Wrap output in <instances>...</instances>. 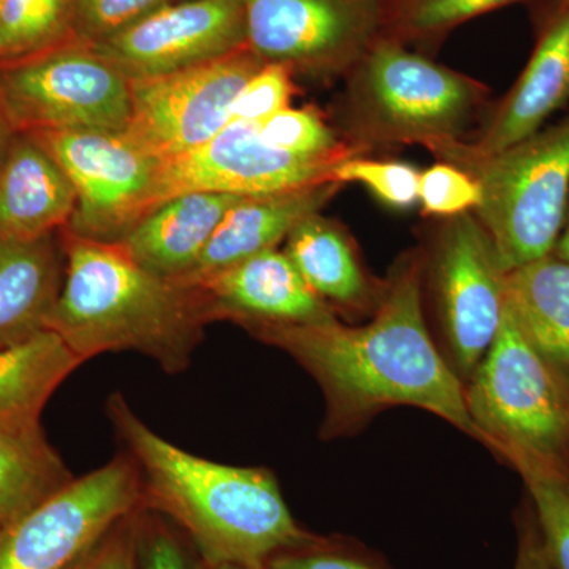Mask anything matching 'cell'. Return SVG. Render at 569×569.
<instances>
[{"label": "cell", "mask_w": 569, "mask_h": 569, "mask_svg": "<svg viewBox=\"0 0 569 569\" xmlns=\"http://www.w3.org/2000/svg\"><path fill=\"white\" fill-rule=\"evenodd\" d=\"M419 176L421 174L407 163L343 157L332 168L331 181L365 183L387 203L408 208L419 200Z\"/></svg>", "instance_id": "30"}, {"label": "cell", "mask_w": 569, "mask_h": 569, "mask_svg": "<svg viewBox=\"0 0 569 569\" xmlns=\"http://www.w3.org/2000/svg\"><path fill=\"white\" fill-rule=\"evenodd\" d=\"M63 271L66 257L59 233L36 241L0 236V350L50 331Z\"/></svg>", "instance_id": "20"}, {"label": "cell", "mask_w": 569, "mask_h": 569, "mask_svg": "<svg viewBox=\"0 0 569 569\" xmlns=\"http://www.w3.org/2000/svg\"><path fill=\"white\" fill-rule=\"evenodd\" d=\"M176 2H181V0H176Z\"/></svg>", "instance_id": "42"}, {"label": "cell", "mask_w": 569, "mask_h": 569, "mask_svg": "<svg viewBox=\"0 0 569 569\" xmlns=\"http://www.w3.org/2000/svg\"><path fill=\"white\" fill-rule=\"evenodd\" d=\"M0 99L20 133H123L132 114L129 78L81 39L0 63Z\"/></svg>", "instance_id": "6"}, {"label": "cell", "mask_w": 569, "mask_h": 569, "mask_svg": "<svg viewBox=\"0 0 569 569\" xmlns=\"http://www.w3.org/2000/svg\"><path fill=\"white\" fill-rule=\"evenodd\" d=\"M108 419L137 467L144 507L189 538L206 565L264 568L316 535L299 527L272 471L212 462L159 436L114 392Z\"/></svg>", "instance_id": "2"}, {"label": "cell", "mask_w": 569, "mask_h": 569, "mask_svg": "<svg viewBox=\"0 0 569 569\" xmlns=\"http://www.w3.org/2000/svg\"><path fill=\"white\" fill-rule=\"evenodd\" d=\"M466 402L479 443L498 458L569 479V385L527 343L507 306L492 347L468 378Z\"/></svg>", "instance_id": "4"}, {"label": "cell", "mask_w": 569, "mask_h": 569, "mask_svg": "<svg viewBox=\"0 0 569 569\" xmlns=\"http://www.w3.org/2000/svg\"><path fill=\"white\" fill-rule=\"evenodd\" d=\"M141 508L112 526L70 569H138L137 518Z\"/></svg>", "instance_id": "35"}, {"label": "cell", "mask_w": 569, "mask_h": 569, "mask_svg": "<svg viewBox=\"0 0 569 569\" xmlns=\"http://www.w3.org/2000/svg\"><path fill=\"white\" fill-rule=\"evenodd\" d=\"M569 9V0H556V10Z\"/></svg>", "instance_id": "40"}, {"label": "cell", "mask_w": 569, "mask_h": 569, "mask_svg": "<svg viewBox=\"0 0 569 569\" xmlns=\"http://www.w3.org/2000/svg\"><path fill=\"white\" fill-rule=\"evenodd\" d=\"M73 479L40 421L0 427V531Z\"/></svg>", "instance_id": "23"}, {"label": "cell", "mask_w": 569, "mask_h": 569, "mask_svg": "<svg viewBox=\"0 0 569 569\" xmlns=\"http://www.w3.org/2000/svg\"><path fill=\"white\" fill-rule=\"evenodd\" d=\"M77 193L61 164L31 133H18L0 167V236L36 241L70 223Z\"/></svg>", "instance_id": "16"}, {"label": "cell", "mask_w": 569, "mask_h": 569, "mask_svg": "<svg viewBox=\"0 0 569 569\" xmlns=\"http://www.w3.org/2000/svg\"><path fill=\"white\" fill-rule=\"evenodd\" d=\"M419 201L426 211L460 216L478 208L481 189L477 179L458 168L437 164L419 176Z\"/></svg>", "instance_id": "34"}, {"label": "cell", "mask_w": 569, "mask_h": 569, "mask_svg": "<svg viewBox=\"0 0 569 569\" xmlns=\"http://www.w3.org/2000/svg\"><path fill=\"white\" fill-rule=\"evenodd\" d=\"M293 71L283 63L266 62L236 97L231 121L263 123L290 107Z\"/></svg>", "instance_id": "32"}, {"label": "cell", "mask_w": 569, "mask_h": 569, "mask_svg": "<svg viewBox=\"0 0 569 569\" xmlns=\"http://www.w3.org/2000/svg\"><path fill=\"white\" fill-rule=\"evenodd\" d=\"M203 290L212 321L242 329L312 325L337 318L299 274L283 250L269 249L193 283Z\"/></svg>", "instance_id": "15"}, {"label": "cell", "mask_w": 569, "mask_h": 569, "mask_svg": "<svg viewBox=\"0 0 569 569\" xmlns=\"http://www.w3.org/2000/svg\"><path fill=\"white\" fill-rule=\"evenodd\" d=\"M422 264L407 257L383 284L372 320L347 326L264 325L247 329L279 348L317 381L325 396L323 440L353 436L381 411L417 407L479 441L468 413L466 385L427 328Z\"/></svg>", "instance_id": "1"}, {"label": "cell", "mask_w": 569, "mask_h": 569, "mask_svg": "<svg viewBox=\"0 0 569 569\" xmlns=\"http://www.w3.org/2000/svg\"><path fill=\"white\" fill-rule=\"evenodd\" d=\"M204 569H264V568L247 567V565L223 563V565H206Z\"/></svg>", "instance_id": "39"}, {"label": "cell", "mask_w": 569, "mask_h": 569, "mask_svg": "<svg viewBox=\"0 0 569 569\" xmlns=\"http://www.w3.org/2000/svg\"><path fill=\"white\" fill-rule=\"evenodd\" d=\"M515 2L519 0H385L383 36L426 39Z\"/></svg>", "instance_id": "27"}, {"label": "cell", "mask_w": 569, "mask_h": 569, "mask_svg": "<svg viewBox=\"0 0 569 569\" xmlns=\"http://www.w3.org/2000/svg\"><path fill=\"white\" fill-rule=\"evenodd\" d=\"M518 552H516L515 569H552L550 568L541 537L529 500L523 501L518 518Z\"/></svg>", "instance_id": "36"}, {"label": "cell", "mask_w": 569, "mask_h": 569, "mask_svg": "<svg viewBox=\"0 0 569 569\" xmlns=\"http://www.w3.org/2000/svg\"><path fill=\"white\" fill-rule=\"evenodd\" d=\"M81 365L52 331L0 350V427L40 421L56 389Z\"/></svg>", "instance_id": "24"}, {"label": "cell", "mask_w": 569, "mask_h": 569, "mask_svg": "<svg viewBox=\"0 0 569 569\" xmlns=\"http://www.w3.org/2000/svg\"><path fill=\"white\" fill-rule=\"evenodd\" d=\"M569 102V9L553 10L526 70L478 146L492 156L538 133Z\"/></svg>", "instance_id": "19"}, {"label": "cell", "mask_w": 569, "mask_h": 569, "mask_svg": "<svg viewBox=\"0 0 569 569\" xmlns=\"http://www.w3.org/2000/svg\"><path fill=\"white\" fill-rule=\"evenodd\" d=\"M78 39L77 0H2L0 63Z\"/></svg>", "instance_id": "25"}, {"label": "cell", "mask_w": 569, "mask_h": 569, "mask_svg": "<svg viewBox=\"0 0 569 569\" xmlns=\"http://www.w3.org/2000/svg\"><path fill=\"white\" fill-rule=\"evenodd\" d=\"M507 274L479 220L467 213L456 216L436 247L432 282L441 336L438 347L463 385L500 331Z\"/></svg>", "instance_id": "9"}, {"label": "cell", "mask_w": 569, "mask_h": 569, "mask_svg": "<svg viewBox=\"0 0 569 569\" xmlns=\"http://www.w3.org/2000/svg\"><path fill=\"white\" fill-rule=\"evenodd\" d=\"M176 0H77L78 39L99 43Z\"/></svg>", "instance_id": "33"}, {"label": "cell", "mask_w": 569, "mask_h": 569, "mask_svg": "<svg viewBox=\"0 0 569 569\" xmlns=\"http://www.w3.org/2000/svg\"><path fill=\"white\" fill-rule=\"evenodd\" d=\"M241 198L208 192L178 194L142 217L119 244L142 268L183 280L192 274L224 213Z\"/></svg>", "instance_id": "17"}, {"label": "cell", "mask_w": 569, "mask_h": 569, "mask_svg": "<svg viewBox=\"0 0 569 569\" xmlns=\"http://www.w3.org/2000/svg\"><path fill=\"white\" fill-rule=\"evenodd\" d=\"M507 307L527 343L569 385V261L552 252L512 269Z\"/></svg>", "instance_id": "21"}, {"label": "cell", "mask_w": 569, "mask_h": 569, "mask_svg": "<svg viewBox=\"0 0 569 569\" xmlns=\"http://www.w3.org/2000/svg\"><path fill=\"white\" fill-rule=\"evenodd\" d=\"M478 163V220L501 268L552 253L568 216L569 118Z\"/></svg>", "instance_id": "5"}, {"label": "cell", "mask_w": 569, "mask_h": 569, "mask_svg": "<svg viewBox=\"0 0 569 569\" xmlns=\"http://www.w3.org/2000/svg\"><path fill=\"white\" fill-rule=\"evenodd\" d=\"M59 236L66 271L48 329L82 362L137 351L171 376L189 369L213 323L203 290L142 268L119 242Z\"/></svg>", "instance_id": "3"}, {"label": "cell", "mask_w": 569, "mask_h": 569, "mask_svg": "<svg viewBox=\"0 0 569 569\" xmlns=\"http://www.w3.org/2000/svg\"><path fill=\"white\" fill-rule=\"evenodd\" d=\"M553 252L569 261V211L567 216V222H565L563 231H561L559 242H557V247Z\"/></svg>", "instance_id": "38"}, {"label": "cell", "mask_w": 569, "mask_h": 569, "mask_svg": "<svg viewBox=\"0 0 569 569\" xmlns=\"http://www.w3.org/2000/svg\"><path fill=\"white\" fill-rule=\"evenodd\" d=\"M123 77H160L247 47L242 0H181L92 43Z\"/></svg>", "instance_id": "14"}, {"label": "cell", "mask_w": 569, "mask_h": 569, "mask_svg": "<svg viewBox=\"0 0 569 569\" xmlns=\"http://www.w3.org/2000/svg\"><path fill=\"white\" fill-rule=\"evenodd\" d=\"M526 482L550 568L569 569V479L531 462L511 466Z\"/></svg>", "instance_id": "26"}, {"label": "cell", "mask_w": 569, "mask_h": 569, "mask_svg": "<svg viewBox=\"0 0 569 569\" xmlns=\"http://www.w3.org/2000/svg\"><path fill=\"white\" fill-rule=\"evenodd\" d=\"M73 183L77 208L66 230L121 242L148 216L159 160L126 133L63 130L31 133Z\"/></svg>", "instance_id": "11"}, {"label": "cell", "mask_w": 569, "mask_h": 569, "mask_svg": "<svg viewBox=\"0 0 569 569\" xmlns=\"http://www.w3.org/2000/svg\"><path fill=\"white\" fill-rule=\"evenodd\" d=\"M141 507L140 475L121 452L0 531V569H70Z\"/></svg>", "instance_id": "7"}, {"label": "cell", "mask_w": 569, "mask_h": 569, "mask_svg": "<svg viewBox=\"0 0 569 569\" xmlns=\"http://www.w3.org/2000/svg\"><path fill=\"white\" fill-rule=\"evenodd\" d=\"M138 569H204L189 538L170 519L142 507L137 518Z\"/></svg>", "instance_id": "28"}, {"label": "cell", "mask_w": 569, "mask_h": 569, "mask_svg": "<svg viewBox=\"0 0 569 569\" xmlns=\"http://www.w3.org/2000/svg\"><path fill=\"white\" fill-rule=\"evenodd\" d=\"M18 133L20 132L14 129L9 112H7L2 99H0V167L6 162L7 156H9L11 146H13L14 138L18 137Z\"/></svg>", "instance_id": "37"}, {"label": "cell", "mask_w": 569, "mask_h": 569, "mask_svg": "<svg viewBox=\"0 0 569 569\" xmlns=\"http://www.w3.org/2000/svg\"><path fill=\"white\" fill-rule=\"evenodd\" d=\"M337 187L339 182H323L287 192L241 198L224 213L192 274L182 282H200L253 254L277 249L296 224L323 209Z\"/></svg>", "instance_id": "18"}, {"label": "cell", "mask_w": 569, "mask_h": 569, "mask_svg": "<svg viewBox=\"0 0 569 569\" xmlns=\"http://www.w3.org/2000/svg\"><path fill=\"white\" fill-rule=\"evenodd\" d=\"M260 134L274 148L302 157H340L331 130L312 110L284 108L260 123Z\"/></svg>", "instance_id": "29"}, {"label": "cell", "mask_w": 569, "mask_h": 569, "mask_svg": "<svg viewBox=\"0 0 569 569\" xmlns=\"http://www.w3.org/2000/svg\"><path fill=\"white\" fill-rule=\"evenodd\" d=\"M358 63L362 103L395 138L451 137L477 102L470 81L391 37L381 36Z\"/></svg>", "instance_id": "13"}, {"label": "cell", "mask_w": 569, "mask_h": 569, "mask_svg": "<svg viewBox=\"0 0 569 569\" xmlns=\"http://www.w3.org/2000/svg\"><path fill=\"white\" fill-rule=\"evenodd\" d=\"M264 569H389L370 550L346 538L313 537L298 548L282 550Z\"/></svg>", "instance_id": "31"}, {"label": "cell", "mask_w": 569, "mask_h": 569, "mask_svg": "<svg viewBox=\"0 0 569 569\" xmlns=\"http://www.w3.org/2000/svg\"><path fill=\"white\" fill-rule=\"evenodd\" d=\"M342 159L282 151L264 141L260 123L230 121L200 148L159 162L149 212L183 193L261 197L335 182L331 171Z\"/></svg>", "instance_id": "12"}, {"label": "cell", "mask_w": 569, "mask_h": 569, "mask_svg": "<svg viewBox=\"0 0 569 569\" xmlns=\"http://www.w3.org/2000/svg\"><path fill=\"white\" fill-rule=\"evenodd\" d=\"M0 7H2V0H0Z\"/></svg>", "instance_id": "41"}, {"label": "cell", "mask_w": 569, "mask_h": 569, "mask_svg": "<svg viewBox=\"0 0 569 569\" xmlns=\"http://www.w3.org/2000/svg\"><path fill=\"white\" fill-rule=\"evenodd\" d=\"M247 47L293 73L331 77L381 36L385 0H242Z\"/></svg>", "instance_id": "10"}, {"label": "cell", "mask_w": 569, "mask_h": 569, "mask_svg": "<svg viewBox=\"0 0 569 569\" xmlns=\"http://www.w3.org/2000/svg\"><path fill=\"white\" fill-rule=\"evenodd\" d=\"M310 290L336 307L353 312L378 306L380 293L373 290L359 263L353 247L342 230L321 217H306L287 236L283 250Z\"/></svg>", "instance_id": "22"}, {"label": "cell", "mask_w": 569, "mask_h": 569, "mask_svg": "<svg viewBox=\"0 0 569 569\" xmlns=\"http://www.w3.org/2000/svg\"><path fill=\"white\" fill-rule=\"evenodd\" d=\"M264 63L244 47L189 69L130 81L132 114L123 133L159 162L193 151L231 121L236 97Z\"/></svg>", "instance_id": "8"}]
</instances>
